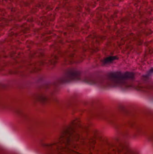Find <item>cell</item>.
Masks as SVG:
<instances>
[{
    "label": "cell",
    "mask_w": 153,
    "mask_h": 154,
    "mask_svg": "<svg viewBox=\"0 0 153 154\" xmlns=\"http://www.w3.org/2000/svg\"><path fill=\"white\" fill-rule=\"evenodd\" d=\"M108 77L114 81H125L134 79L135 74L131 72H114L109 73Z\"/></svg>",
    "instance_id": "obj_1"
},
{
    "label": "cell",
    "mask_w": 153,
    "mask_h": 154,
    "mask_svg": "<svg viewBox=\"0 0 153 154\" xmlns=\"http://www.w3.org/2000/svg\"><path fill=\"white\" fill-rule=\"evenodd\" d=\"M153 69L150 70H149V73H147V74H146V75H145V76H146V77H149V75H150V74H151V73H153Z\"/></svg>",
    "instance_id": "obj_3"
},
{
    "label": "cell",
    "mask_w": 153,
    "mask_h": 154,
    "mask_svg": "<svg viewBox=\"0 0 153 154\" xmlns=\"http://www.w3.org/2000/svg\"><path fill=\"white\" fill-rule=\"evenodd\" d=\"M117 59L118 57L116 56H111L105 58L102 62L104 64H110L114 61L115 60H117Z\"/></svg>",
    "instance_id": "obj_2"
}]
</instances>
